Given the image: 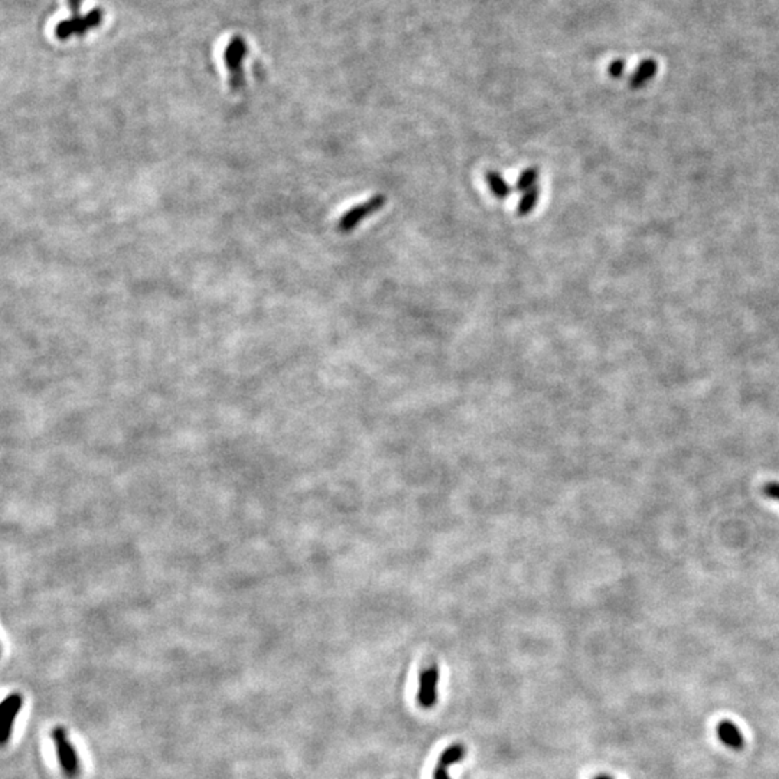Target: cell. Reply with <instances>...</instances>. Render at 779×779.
<instances>
[{
	"label": "cell",
	"instance_id": "obj_1",
	"mask_svg": "<svg viewBox=\"0 0 779 779\" xmlns=\"http://www.w3.org/2000/svg\"><path fill=\"white\" fill-rule=\"evenodd\" d=\"M51 739L54 741V745H55L56 757H58V764L61 766V771H63V773L68 779H75L81 772V765H79L78 752L70 741L67 729L56 726L51 732Z\"/></svg>",
	"mask_w": 779,
	"mask_h": 779
},
{
	"label": "cell",
	"instance_id": "obj_2",
	"mask_svg": "<svg viewBox=\"0 0 779 779\" xmlns=\"http://www.w3.org/2000/svg\"><path fill=\"white\" fill-rule=\"evenodd\" d=\"M385 202H387V199H385L384 195H376L368 201L357 205V207L351 208L350 211H346L345 215L339 219L338 230L341 233L354 231L358 227L360 222H362L368 217H371L373 214L378 213L384 207Z\"/></svg>",
	"mask_w": 779,
	"mask_h": 779
},
{
	"label": "cell",
	"instance_id": "obj_3",
	"mask_svg": "<svg viewBox=\"0 0 779 779\" xmlns=\"http://www.w3.org/2000/svg\"><path fill=\"white\" fill-rule=\"evenodd\" d=\"M24 697L19 693L9 694L0 702V746L8 745L12 737L15 719L22 710Z\"/></svg>",
	"mask_w": 779,
	"mask_h": 779
},
{
	"label": "cell",
	"instance_id": "obj_4",
	"mask_svg": "<svg viewBox=\"0 0 779 779\" xmlns=\"http://www.w3.org/2000/svg\"><path fill=\"white\" fill-rule=\"evenodd\" d=\"M101 19H102V12L100 9L91 10L84 17L72 16L71 19L63 20V22H59L56 25L55 35L61 40L68 39L72 35H84L88 29L98 26L101 24Z\"/></svg>",
	"mask_w": 779,
	"mask_h": 779
},
{
	"label": "cell",
	"instance_id": "obj_5",
	"mask_svg": "<svg viewBox=\"0 0 779 779\" xmlns=\"http://www.w3.org/2000/svg\"><path fill=\"white\" fill-rule=\"evenodd\" d=\"M438 683H439V668L436 665H430L420 672L417 702L423 709H432L436 706Z\"/></svg>",
	"mask_w": 779,
	"mask_h": 779
},
{
	"label": "cell",
	"instance_id": "obj_6",
	"mask_svg": "<svg viewBox=\"0 0 779 779\" xmlns=\"http://www.w3.org/2000/svg\"><path fill=\"white\" fill-rule=\"evenodd\" d=\"M466 755V748L463 743H454L443 750L439 761L435 766L433 779H450L449 766L461 762Z\"/></svg>",
	"mask_w": 779,
	"mask_h": 779
},
{
	"label": "cell",
	"instance_id": "obj_7",
	"mask_svg": "<svg viewBox=\"0 0 779 779\" xmlns=\"http://www.w3.org/2000/svg\"><path fill=\"white\" fill-rule=\"evenodd\" d=\"M717 737L719 741L733 750H742L745 748V737L733 722L722 720L717 725Z\"/></svg>",
	"mask_w": 779,
	"mask_h": 779
},
{
	"label": "cell",
	"instance_id": "obj_8",
	"mask_svg": "<svg viewBox=\"0 0 779 779\" xmlns=\"http://www.w3.org/2000/svg\"><path fill=\"white\" fill-rule=\"evenodd\" d=\"M242 52H244L242 43H241V40H237V43H234V44L230 47L229 54H227V61H229V64H230V71H231V77H233V79H231L233 88L237 90V91L241 88V84H242L241 64H240V63H241V55H242Z\"/></svg>",
	"mask_w": 779,
	"mask_h": 779
},
{
	"label": "cell",
	"instance_id": "obj_9",
	"mask_svg": "<svg viewBox=\"0 0 779 779\" xmlns=\"http://www.w3.org/2000/svg\"><path fill=\"white\" fill-rule=\"evenodd\" d=\"M485 180H486V185L491 191V194L494 195L498 199H505L507 196H509V194L512 192L509 183L504 179V176L497 172V171H489L485 175Z\"/></svg>",
	"mask_w": 779,
	"mask_h": 779
},
{
	"label": "cell",
	"instance_id": "obj_10",
	"mask_svg": "<svg viewBox=\"0 0 779 779\" xmlns=\"http://www.w3.org/2000/svg\"><path fill=\"white\" fill-rule=\"evenodd\" d=\"M540 187H532L531 190L525 191L518 202V207H517V213L520 217H527L528 214H531L534 211V208L537 207L539 199H540Z\"/></svg>",
	"mask_w": 779,
	"mask_h": 779
},
{
	"label": "cell",
	"instance_id": "obj_11",
	"mask_svg": "<svg viewBox=\"0 0 779 779\" xmlns=\"http://www.w3.org/2000/svg\"><path fill=\"white\" fill-rule=\"evenodd\" d=\"M655 72H657V63H655V61H651V59L645 61V63H642L640 65L638 71L633 74V77L631 79V86L633 88H641L645 83H648L651 78H654Z\"/></svg>",
	"mask_w": 779,
	"mask_h": 779
},
{
	"label": "cell",
	"instance_id": "obj_12",
	"mask_svg": "<svg viewBox=\"0 0 779 779\" xmlns=\"http://www.w3.org/2000/svg\"><path fill=\"white\" fill-rule=\"evenodd\" d=\"M540 176V171L536 167H531L528 169H525L517 179V185L516 190L520 192H525L528 190H531L532 187H536V182L539 180Z\"/></svg>",
	"mask_w": 779,
	"mask_h": 779
},
{
	"label": "cell",
	"instance_id": "obj_13",
	"mask_svg": "<svg viewBox=\"0 0 779 779\" xmlns=\"http://www.w3.org/2000/svg\"><path fill=\"white\" fill-rule=\"evenodd\" d=\"M762 494L766 498H771V500L779 502V482H766L762 486Z\"/></svg>",
	"mask_w": 779,
	"mask_h": 779
},
{
	"label": "cell",
	"instance_id": "obj_14",
	"mask_svg": "<svg viewBox=\"0 0 779 779\" xmlns=\"http://www.w3.org/2000/svg\"><path fill=\"white\" fill-rule=\"evenodd\" d=\"M68 5H70L71 12L74 13V16H78L79 8H81V0H68Z\"/></svg>",
	"mask_w": 779,
	"mask_h": 779
},
{
	"label": "cell",
	"instance_id": "obj_15",
	"mask_svg": "<svg viewBox=\"0 0 779 779\" xmlns=\"http://www.w3.org/2000/svg\"><path fill=\"white\" fill-rule=\"evenodd\" d=\"M593 779H613V778L609 776V775H598V776H594Z\"/></svg>",
	"mask_w": 779,
	"mask_h": 779
}]
</instances>
